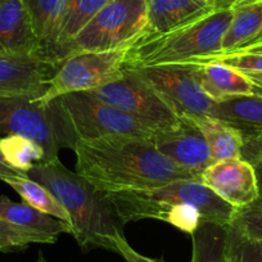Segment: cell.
Here are the masks:
<instances>
[{"mask_svg": "<svg viewBox=\"0 0 262 262\" xmlns=\"http://www.w3.org/2000/svg\"><path fill=\"white\" fill-rule=\"evenodd\" d=\"M69 2L70 0H24L31 16L35 31L41 41L42 50L50 59H53V50Z\"/></svg>", "mask_w": 262, "mask_h": 262, "instance_id": "44dd1931", "label": "cell"}, {"mask_svg": "<svg viewBox=\"0 0 262 262\" xmlns=\"http://www.w3.org/2000/svg\"><path fill=\"white\" fill-rule=\"evenodd\" d=\"M57 238L13 225L0 219V252H13L27 248L31 244H52Z\"/></svg>", "mask_w": 262, "mask_h": 262, "instance_id": "4316f807", "label": "cell"}, {"mask_svg": "<svg viewBox=\"0 0 262 262\" xmlns=\"http://www.w3.org/2000/svg\"><path fill=\"white\" fill-rule=\"evenodd\" d=\"M226 261L262 262V241L248 238L226 226Z\"/></svg>", "mask_w": 262, "mask_h": 262, "instance_id": "83f0119b", "label": "cell"}, {"mask_svg": "<svg viewBox=\"0 0 262 262\" xmlns=\"http://www.w3.org/2000/svg\"><path fill=\"white\" fill-rule=\"evenodd\" d=\"M89 93L134 117L153 134L173 127L180 121L152 86L130 67L123 66L122 76Z\"/></svg>", "mask_w": 262, "mask_h": 262, "instance_id": "9c48e42d", "label": "cell"}, {"mask_svg": "<svg viewBox=\"0 0 262 262\" xmlns=\"http://www.w3.org/2000/svg\"><path fill=\"white\" fill-rule=\"evenodd\" d=\"M111 0H70L58 32L53 59L62 64L69 58L70 45L80 31L110 3Z\"/></svg>", "mask_w": 262, "mask_h": 262, "instance_id": "d6986e66", "label": "cell"}, {"mask_svg": "<svg viewBox=\"0 0 262 262\" xmlns=\"http://www.w3.org/2000/svg\"><path fill=\"white\" fill-rule=\"evenodd\" d=\"M112 244L116 253L122 256L126 262H165L163 259L150 258V257H147L144 256V254L139 253L138 251H135V249L127 243V241L125 239L123 234H118V235L113 236Z\"/></svg>", "mask_w": 262, "mask_h": 262, "instance_id": "f1b7e54d", "label": "cell"}, {"mask_svg": "<svg viewBox=\"0 0 262 262\" xmlns=\"http://www.w3.org/2000/svg\"><path fill=\"white\" fill-rule=\"evenodd\" d=\"M148 27L142 36H161L215 11L211 0H147Z\"/></svg>", "mask_w": 262, "mask_h": 262, "instance_id": "9a60e30c", "label": "cell"}, {"mask_svg": "<svg viewBox=\"0 0 262 262\" xmlns=\"http://www.w3.org/2000/svg\"><path fill=\"white\" fill-rule=\"evenodd\" d=\"M190 120L205 137L215 162L241 157L244 139L239 131L211 116L191 117Z\"/></svg>", "mask_w": 262, "mask_h": 262, "instance_id": "7402d4cb", "label": "cell"}, {"mask_svg": "<svg viewBox=\"0 0 262 262\" xmlns=\"http://www.w3.org/2000/svg\"><path fill=\"white\" fill-rule=\"evenodd\" d=\"M211 117L239 131L243 137L262 135V95H236L213 103Z\"/></svg>", "mask_w": 262, "mask_h": 262, "instance_id": "ac0fdd59", "label": "cell"}, {"mask_svg": "<svg viewBox=\"0 0 262 262\" xmlns=\"http://www.w3.org/2000/svg\"><path fill=\"white\" fill-rule=\"evenodd\" d=\"M6 135H19L39 144L45 153L42 162L59 160V149H75L77 143L57 99L44 103L39 98H2L0 137Z\"/></svg>", "mask_w": 262, "mask_h": 262, "instance_id": "5b68a950", "label": "cell"}, {"mask_svg": "<svg viewBox=\"0 0 262 262\" xmlns=\"http://www.w3.org/2000/svg\"><path fill=\"white\" fill-rule=\"evenodd\" d=\"M195 64L196 79L210 99L220 102L236 95L257 94L251 80L239 70L217 60L191 62Z\"/></svg>", "mask_w": 262, "mask_h": 262, "instance_id": "2e32d148", "label": "cell"}, {"mask_svg": "<svg viewBox=\"0 0 262 262\" xmlns=\"http://www.w3.org/2000/svg\"><path fill=\"white\" fill-rule=\"evenodd\" d=\"M190 262L226 261V226L202 223L191 234Z\"/></svg>", "mask_w": 262, "mask_h": 262, "instance_id": "d4e9b609", "label": "cell"}, {"mask_svg": "<svg viewBox=\"0 0 262 262\" xmlns=\"http://www.w3.org/2000/svg\"><path fill=\"white\" fill-rule=\"evenodd\" d=\"M211 2H212L213 6H215L216 9H220L221 7H223V4L225 3L226 0H211Z\"/></svg>", "mask_w": 262, "mask_h": 262, "instance_id": "e575fe53", "label": "cell"}, {"mask_svg": "<svg viewBox=\"0 0 262 262\" xmlns=\"http://www.w3.org/2000/svg\"><path fill=\"white\" fill-rule=\"evenodd\" d=\"M258 42H262V40H261V41H258ZM256 44H257V42H256ZM252 45H253V44H252Z\"/></svg>", "mask_w": 262, "mask_h": 262, "instance_id": "8d00e7d4", "label": "cell"}, {"mask_svg": "<svg viewBox=\"0 0 262 262\" xmlns=\"http://www.w3.org/2000/svg\"><path fill=\"white\" fill-rule=\"evenodd\" d=\"M36 262H47V261H45V258H44V257H42V256H40V257H39V259H37Z\"/></svg>", "mask_w": 262, "mask_h": 262, "instance_id": "d590c367", "label": "cell"}, {"mask_svg": "<svg viewBox=\"0 0 262 262\" xmlns=\"http://www.w3.org/2000/svg\"><path fill=\"white\" fill-rule=\"evenodd\" d=\"M76 172L103 193L153 189L178 180H200L157 149L152 138L111 135L79 140Z\"/></svg>", "mask_w": 262, "mask_h": 262, "instance_id": "6da1fadb", "label": "cell"}, {"mask_svg": "<svg viewBox=\"0 0 262 262\" xmlns=\"http://www.w3.org/2000/svg\"><path fill=\"white\" fill-rule=\"evenodd\" d=\"M105 194L123 225L156 219L190 235L202 223L229 226L236 210L200 180H178L153 189Z\"/></svg>", "mask_w": 262, "mask_h": 262, "instance_id": "7a4b0ae2", "label": "cell"}, {"mask_svg": "<svg viewBox=\"0 0 262 262\" xmlns=\"http://www.w3.org/2000/svg\"><path fill=\"white\" fill-rule=\"evenodd\" d=\"M262 29V0L233 9V18L223 37L221 52L229 54L249 44Z\"/></svg>", "mask_w": 262, "mask_h": 262, "instance_id": "603a6c76", "label": "cell"}, {"mask_svg": "<svg viewBox=\"0 0 262 262\" xmlns=\"http://www.w3.org/2000/svg\"><path fill=\"white\" fill-rule=\"evenodd\" d=\"M201 183L235 208L249 205L257 196L254 168L242 157L212 163L202 172Z\"/></svg>", "mask_w": 262, "mask_h": 262, "instance_id": "4fadbf2b", "label": "cell"}, {"mask_svg": "<svg viewBox=\"0 0 262 262\" xmlns=\"http://www.w3.org/2000/svg\"><path fill=\"white\" fill-rule=\"evenodd\" d=\"M0 152L7 165L25 175L45 158L44 149L39 144L19 135L0 138Z\"/></svg>", "mask_w": 262, "mask_h": 262, "instance_id": "484cf974", "label": "cell"}, {"mask_svg": "<svg viewBox=\"0 0 262 262\" xmlns=\"http://www.w3.org/2000/svg\"><path fill=\"white\" fill-rule=\"evenodd\" d=\"M242 158L248 161L257 176V196L253 202L236 208L230 225L248 238L262 241V135L243 137Z\"/></svg>", "mask_w": 262, "mask_h": 262, "instance_id": "e0dca14e", "label": "cell"}, {"mask_svg": "<svg viewBox=\"0 0 262 262\" xmlns=\"http://www.w3.org/2000/svg\"><path fill=\"white\" fill-rule=\"evenodd\" d=\"M233 9H215L200 19L161 36H140L128 49L126 67L190 62L221 52Z\"/></svg>", "mask_w": 262, "mask_h": 262, "instance_id": "277c9868", "label": "cell"}, {"mask_svg": "<svg viewBox=\"0 0 262 262\" xmlns=\"http://www.w3.org/2000/svg\"><path fill=\"white\" fill-rule=\"evenodd\" d=\"M59 66L44 53L0 54V99L40 98Z\"/></svg>", "mask_w": 262, "mask_h": 262, "instance_id": "8fae6325", "label": "cell"}, {"mask_svg": "<svg viewBox=\"0 0 262 262\" xmlns=\"http://www.w3.org/2000/svg\"><path fill=\"white\" fill-rule=\"evenodd\" d=\"M254 2H258V0H226L225 3L223 4L221 8H230L234 9L236 7L244 6V4H249V3H254ZM220 8V9H221Z\"/></svg>", "mask_w": 262, "mask_h": 262, "instance_id": "d6a6232c", "label": "cell"}, {"mask_svg": "<svg viewBox=\"0 0 262 262\" xmlns=\"http://www.w3.org/2000/svg\"><path fill=\"white\" fill-rule=\"evenodd\" d=\"M147 27V0H111L72 40L69 57L128 47L145 34Z\"/></svg>", "mask_w": 262, "mask_h": 262, "instance_id": "8992f818", "label": "cell"}, {"mask_svg": "<svg viewBox=\"0 0 262 262\" xmlns=\"http://www.w3.org/2000/svg\"><path fill=\"white\" fill-rule=\"evenodd\" d=\"M2 180L17 191L25 203L71 226V219L67 211L44 185L27 176H9Z\"/></svg>", "mask_w": 262, "mask_h": 262, "instance_id": "cb8c5ba5", "label": "cell"}, {"mask_svg": "<svg viewBox=\"0 0 262 262\" xmlns=\"http://www.w3.org/2000/svg\"><path fill=\"white\" fill-rule=\"evenodd\" d=\"M9 176H27V175H25V173L19 172V171L14 170V168H12L11 166L7 165V162L3 158V155H2V152H0V180H2L3 178H9Z\"/></svg>", "mask_w": 262, "mask_h": 262, "instance_id": "f546056e", "label": "cell"}, {"mask_svg": "<svg viewBox=\"0 0 262 262\" xmlns=\"http://www.w3.org/2000/svg\"><path fill=\"white\" fill-rule=\"evenodd\" d=\"M0 219L53 238H58L60 234H72V228L69 224L47 215L27 203L14 202L7 195H0Z\"/></svg>", "mask_w": 262, "mask_h": 262, "instance_id": "ffe728a7", "label": "cell"}, {"mask_svg": "<svg viewBox=\"0 0 262 262\" xmlns=\"http://www.w3.org/2000/svg\"><path fill=\"white\" fill-rule=\"evenodd\" d=\"M152 140L168 160L198 175L215 163L205 137L190 118H180L173 127L153 134Z\"/></svg>", "mask_w": 262, "mask_h": 262, "instance_id": "7c38bea8", "label": "cell"}, {"mask_svg": "<svg viewBox=\"0 0 262 262\" xmlns=\"http://www.w3.org/2000/svg\"><path fill=\"white\" fill-rule=\"evenodd\" d=\"M130 69L152 86L179 118L211 115L215 102L201 88L194 63H170Z\"/></svg>", "mask_w": 262, "mask_h": 262, "instance_id": "30bf717a", "label": "cell"}, {"mask_svg": "<svg viewBox=\"0 0 262 262\" xmlns=\"http://www.w3.org/2000/svg\"><path fill=\"white\" fill-rule=\"evenodd\" d=\"M243 74H246L254 85L257 94L262 95V72H243Z\"/></svg>", "mask_w": 262, "mask_h": 262, "instance_id": "4dcf8cb0", "label": "cell"}, {"mask_svg": "<svg viewBox=\"0 0 262 262\" xmlns=\"http://www.w3.org/2000/svg\"><path fill=\"white\" fill-rule=\"evenodd\" d=\"M32 53L44 50L24 0H0V54Z\"/></svg>", "mask_w": 262, "mask_h": 262, "instance_id": "5bb4252c", "label": "cell"}, {"mask_svg": "<svg viewBox=\"0 0 262 262\" xmlns=\"http://www.w3.org/2000/svg\"><path fill=\"white\" fill-rule=\"evenodd\" d=\"M27 178L44 185L71 219L72 234L82 249L103 248L115 252L113 236L123 234V224L108 195L80 173L70 171L59 160L39 162Z\"/></svg>", "mask_w": 262, "mask_h": 262, "instance_id": "3957f363", "label": "cell"}, {"mask_svg": "<svg viewBox=\"0 0 262 262\" xmlns=\"http://www.w3.org/2000/svg\"><path fill=\"white\" fill-rule=\"evenodd\" d=\"M234 53H261L262 54V42H257V44L253 45H248V47L241 48V49H236L234 52L229 53V54H234ZM224 55V54H220ZM211 57V55H210Z\"/></svg>", "mask_w": 262, "mask_h": 262, "instance_id": "1f68e13d", "label": "cell"}, {"mask_svg": "<svg viewBox=\"0 0 262 262\" xmlns=\"http://www.w3.org/2000/svg\"><path fill=\"white\" fill-rule=\"evenodd\" d=\"M262 40V29H261V31L258 32V35H257L256 37H254L253 40H252L251 42H249V44H247V45H244V47H248V45H252V44H256V42H258V41H261ZM244 47H242V48H244ZM239 49H241V48H239Z\"/></svg>", "mask_w": 262, "mask_h": 262, "instance_id": "836d02e7", "label": "cell"}, {"mask_svg": "<svg viewBox=\"0 0 262 262\" xmlns=\"http://www.w3.org/2000/svg\"><path fill=\"white\" fill-rule=\"evenodd\" d=\"M131 45L104 52H81L71 55L63 60L39 99L49 103L60 95L92 92L115 81L122 76Z\"/></svg>", "mask_w": 262, "mask_h": 262, "instance_id": "ba28073f", "label": "cell"}, {"mask_svg": "<svg viewBox=\"0 0 262 262\" xmlns=\"http://www.w3.org/2000/svg\"><path fill=\"white\" fill-rule=\"evenodd\" d=\"M55 99L77 142L111 135L153 137L147 126L89 92L69 93Z\"/></svg>", "mask_w": 262, "mask_h": 262, "instance_id": "52a82bcc", "label": "cell"}]
</instances>
